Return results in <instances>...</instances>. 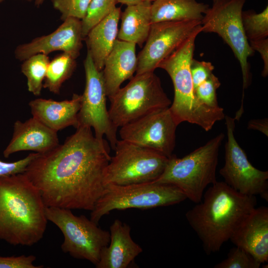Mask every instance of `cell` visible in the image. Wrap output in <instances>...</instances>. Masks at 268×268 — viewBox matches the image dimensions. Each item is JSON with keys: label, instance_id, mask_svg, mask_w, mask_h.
<instances>
[{"label": "cell", "instance_id": "cell-27", "mask_svg": "<svg viewBox=\"0 0 268 268\" xmlns=\"http://www.w3.org/2000/svg\"><path fill=\"white\" fill-rule=\"evenodd\" d=\"M117 0H91L84 17L81 20L82 35L85 38L90 30L116 7Z\"/></svg>", "mask_w": 268, "mask_h": 268}, {"label": "cell", "instance_id": "cell-37", "mask_svg": "<svg viewBox=\"0 0 268 268\" xmlns=\"http://www.w3.org/2000/svg\"><path fill=\"white\" fill-rule=\"evenodd\" d=\"M45 0H35V4L37 6H39L43 3Z\"/></svg>", "mask_w": 268, "mask_h": 268}, {"label": "cell", "instance_id": "cell-34", "mask_svg": "<svg viewBox=\"0 0 268 268\" xmlns=\"http://www.w3.org/2000/svg\"><path fill=\"white\" fill-rule=\"evenodd\" d=\"M249 43L254 51H257L260 54L264 62L262 75L267 77L268 75V38L249 41Z\"/></svg>", "mask_w": 268, "mask_h": 268}, {"label": "cell", "instance_id": "cell-28", "mask_svg": "<svg viewBox=\"0 0 268 268\" xmlns=\"http://www.w3.org/2000/svg\"><path fill=\"white\" fill-rule=\"evenodd\" d=\"M261 263L244 249L236 246L231 249L227 258L216 264L214 268H259Z\"/></svg>", "mask_w": 268, "mask_h": 268}, {"label": "cell", "instance_id": "cell-18", "mask_svg": "<svg viewBox=\"0 0 268 268\" xmlns=\"http://www.w3.org/2000/svg\"><path fill=\"white\" fill-rule=\"evenodd\" d=\"M110 242L104 247L97 268H127L142 252V248L133 240L131 227L119 219L110 227Z\"/></svg>", "mask_w": 268, "mask_h": 268}, {"label": "cell", "instance_id": "cell-17", "mask_svg": "<svg viewBox=\"0 0 268 268\" xmlns=\"http://www.w3.org/2000/svg\"><path fill=\"white\" fill-rule=\"evenodd\" d=\"M59 144L57 132L32 117L25 122L17 120L14 123L12 136L3 155L8 158L21 151L43 153Z\"/></svg>", "mask_w": 268, "mask_h": 268}, {"label": "cell", "instance_id": "cell-39", "mask_svg": "<svg viewBox=\"0 0 268 268\" xmlns=\"http://www.w3.org/2000/svg\"><path fill=\"white\" fill-rule=\"evenodd\" d=\"M26 0V1H31L32 0Z\"/></svg>", "mask_w": 268, "mask_h": 268}, {"label": "cell", "instance_id": "cell-9", "mask_svg": "<svg viewBox=\"0 0 268 268\" xmlns=\"http://www.w3.org/2000/svg\"><path fill=\"white\" fill-rule=\"evenodd\" d=\"M115 155L104 174V183L127 185L152 182L163 172L169 158L153 150L118 140Z\"/></svg>", "mask_w": 268, "mask_h": 268}, {"label": "cell", "instance_id": "cell-30", "mask_svg": "<svg viewBox=\"0 0 268 268\" xmlns=\"http://www.w3.org/2000/svg\"><path fill=\"white\" fill-rule=\"evenodd\" d=\"M91 0H51L53 7L61 14L64 21L73 17L82 20Z\"/></svg>", "mask_w": 268, "mask_h": 268}, {"label": "cell", "instance_id": "cell-21", "mask_svg": "<svg viewBox=\"0 0 268 268\" xmlns=\"http://www.w3.org/2000/svg\"><path fill=\"white\" fill-rule=\"evenodd\" d=\"M121 8L116 7L104 19L93 27L85 37L88 51L96 68L103 69L105 60L117 39Z\"/></svg>", "mask_w": 268, "mask_h": 268}, {"label": "cell", "instance_id": "cell-38", "mask_svg": "<svg viewBox=\"0 0 268 268\" xmlns=\"http://www.w3.org/2000/svg\"><path fill=\"white\" fill-rule=\"evenodd\" d=\"M147 0V1H154L155 0Z\"/></svg>", "mask_w": 268, "mask_h": 268}, {"label": "cell", "instance_id": "cell-20", "mask_svg": "<svg viewBox=\"0 0 268 268\" xmlns=\"http://www.w3.org/2000/svg\"><path fill=\"white\" fill-rule=\"evenodd\" d=\"M81 95L73 94L70 100L57 101L37 98L29 103L32 117L58 132L67 127H77Z\"/></svg>", "mask_w": 268, "mask_h": 268}, {"label": "cell", "instance_id": "cell-23", "mask_svg": "<svg viewBox=\"0 0 268 268\" xmlns=\"http://www.w3.org/2000/svg\"><path fill=\"white\" fill-rule=\"evenodd\" d=\"M209 6L196 0H155L151 6V23L201 21Z\"/></svg>", "mask_w": 268, "mask_h": 268}, {"label": "cell", "instance_id": "cell-24", "mask_svg": "<svg viewBox=\"0 0 268 268\" xmlns=\"http://www.w3.org/2000/svg\"><path fill=\"white\" fill-rule=\"evenodd\" d=\"M76 67L75 59L63 53L50 61L43 87L51 92L59 94L63 83L68 79Z\"/></svg>", "mask_w": 268, "mask_h": 268}, {"label": "cell", "instance_id": "cell-11", "mask_svg": "<svg viewBox=\"0 0 268 268\" xmlns=\"http://www.w3.org/2000/svg\"><path fill=\"white\" fill-rule=\"evenodd\" d=\"M84 67L85 86L83 93L81 95L76 128L80 127L93 128L95 136L103 140V136H105L114 149L118 140V129L113 125L107 108V95L102 70L96 68L88 51L84 61Z\"/></svg>", "mask_w": 268, "mask_h": 268}, {"label": "cell", "instance_id": "cell-2", "mask_svg": "<svg viewBox=\"0 0 268 268\" xmlns=\"http://www.w3.org/2000/svg\"><path fill=\"white\" fill-rule=\"evenodd\" d=\"M203 201L186 213L207 255L218 252L245 217L257 205L255 196L238 193L224 182L216 181L202 196Z\"/></svg>", "mask_w": 268, "mask_h": 268}, {"label": "cell", "instance_id": "cell-15", "mask_svg": "<svg viewBox=\"0 0 268 268\" xmlns=\"http://www.w3.org/2000/svg\"><path fill=\"white\" fill-rule=\"evenodd\" d=\"M83 39L81 20L69 17L53 32L18 46L14 51L15 57L24 61L35 54L47 55L54 51H61L76 59L82 47Z\"/></svg>", "mask_w": 268, "mask_h": 268}, {"label": "cell", "instance_id": "cell-12", "mask_svg": "<svg viewBox=\"0 0 268 268\" xmlns=\"http://www.w3.org/2000/svg\"><path fill=\"white\" fill-rule=\"evenodd\" d=\"M227 140L225 144V163L219 173L224 182L238 193L260 195L268 201V171L257 169L249 161L234 135L235 119L225 116Z\"/></svg>", "mask_w": 268, "mask_h": 268}, {"label": "cell", "instance_id": "cell-3", "mask_svg": "<svg viewBox=\"0 0 268 268\" xmlns=\"http://www.w3.org/2000/svg\"><path fill=\"white\" fill-rule=\"evenodd\" d=\"M38 189L24 173L0 177V239L32 246L43 237L48 219Z\"/></svg>", "mask_w": 268, "mask_h": 268}, {"label": "cell", "instance_id": "cell-32", "mask_svg": "<svg viewBox=\"0 0 268 268\" xmlns=\"http://www.w3.org/2000/svg\"><path fill=\"white\" fill-rule=\"evenodd\" d=\"M38 154L32 153L23 159L12 162L0 160V177L23 173L28 165Z\"/></svg>", "mask_w": 268, "mask_h": 268}, {"label": "cell", "instance_id": "cell-33", "mask_svg": "<svg viewBox=\"0 0 268 268\" xmlns=\"http://www.w3.org/2000/svg\"><path fill=\"white\" fill-rule=\"evenodd\" d=\"M36 257L34 255L19 256H0V268H42L43 265L33 264Z\"/></svg>", "mask_w": 268, "mask_h": 268}, {"label": "cell", "instance_id": "cell-4", "mask_svg": "<svg viewBox=\"0 0 268 268\" xmlns=\"http://www.w3.org/2000/svg\"><path fill=\"white\" fill-rule=\"evenodd\" d=\"M201 32V27L196 30L176 50L162 60L158 67L164 69L170 76L174 96L169 109L179 125L187 122L196 124L205 131L211 130L216 122L224 119L222 108H210L196 98L190 71L195 40Z\"/></svg>", "mask_w": 268, "mask_h": 268}, {"label": "cell", "instance_id": "cell-35", "mask_svg": "<svg viewBox=\"0 0 268 268\" xmlns=\"http://www.w3.org/2000/svg\"><path fill=\"white\" fill-rule=\"evenodd\" d=\"M248 129L258 131L268 136V119H253L248 123Z\"/></svg>", "mask_w": 268, "mask_h": 268}, {"label": "cell", "instance_id": "cell-31", "mask_svg": "<svg viewBox=\"0 0 268 268\" xmlns=\"http://www.w3.org/2000/svg\"><path fill=\"white\" fill-rule=\"evenodd\" d=\"M214 68L210 62L192 59L190 71L194 89L210 76Z\"/></svg>", "mask_w": 268, "mask_h": 268}, {"label": "cell", "instance_id": "cell-26", "mask_svg": "<svg viewBox=\"0 0 268 268\" xmlns=\"http://www.w3.org/2000/svg\"><path fill=\"white\" fill-rule=\"evenodd\" d=\"M241 17L243 29L249 41L268 38V6L259 13L252 10L242 11Z\"/></svg>", "mask_w": 268, "mask_h": 268}, {"label": "cell", "instance_id": "cell-16", "mask_svg": "<svg viewBox=\"0 0 268 268\" xmlns=\"http://www.w3.org/2000/svg\"><path fill=\"white\" fill-rule=\"evenodd\" d=\"M253 256L261 264L268 261V208L255 207L247 214L230 239Z\"/></svg>", "mask_w": 268, "mask_h": 268}, {"label": "cell", "instance_id": "cell-19", "mask_svg": "<svg viewBox=\"0 0 268 268\" xmlns=\"http://www.w3.org/2000/svg\"><path fill=\"white\" fill-rule=\"evenodd\" d=\"M135 46L117 39L106 58L102 72L108 98L120 88L124 81L134 76L137 67Z\"/></svg>", "mask_w": 268, "mask_h": 268}, {"label": "cell", "instance_id": "cell-7", "mask_svg": "<svg viewBox=\"0 0 268 268\" xmlns=\"http://www.w3.org/2000/svg\"><path fill=\"white\" fill-rule=\"evenodd\" d=\"M108 98L110 118L117 129L172 103L154 71L135 74Z\"/></svg>", "mask_w": 268, "mask_h": 268}, {"label": "cell", "instance_id": "cell-8", "mask_svg": "<svg viewBox=\"0 0 268 268\" xmlns=\"http://www.w3.org/2000/svg\"><path fill=\"white\" fill-rule=\"evenodd\" d=\"M45 213L48 220L56 225L64 235L62 251L96 266L102 249L109 244V231L102 229L84 215H75L69 209L46 206Z\"/></svg>", "mask_w": 268, "mask_h": 268}, {"label": "cell", "instance_id": "cell-10", "mask_svg": "<svg viewBox=\"0 0 268 268\" xmlns=\"http://www.w3.org/2000/svg\"><path fill=\"white\" fill-rule=\"evenodd\" d=\"M246 0H218L208 9L201 21V32L217 34L231 48L240 65L243 90L251 83L248 59L255 53L249 45L242 22V8Z\"/></svg>", "mask_w": 268, "mask_h": 268}, {"label": "cell", "instance_id": "cell-41", "mask_svg": "<svg viewBox=\"0 0 268 268\" xmlns=\"http://www.w3.org/2000/svg\"><path fill=\"white\" fill-rule=\"evenodd\" d=\"M3 0H0V2L2 1Z\"/></svg>", "mask_w": 268, "mask_h": 268}, {"label": "cell", "instance_id": "cell-1", "mask_svg": "<svg viewBox=\"0 0 268 268\" xmlns=\"http://www.w3.org/2000/svg\"><path fill=\"white\" fill-rule=\"evenodd\" d=\"M111 156L107 143L80 127L64 143L39 153L23 173L46 206L91 211L102 195Z\"/></svg>", "mask_w": 268, "mask_h": 268}, {"label": "cell", "instance_id": "cell-5", "mask_svg": "<svg viewBox=\"0 0 268 268\" xmlns=\"http://www.w3.org/2000/svg\"><path fill=\"white\" fill-rule=\"evenodd\" d=\"M224 136L223 133L217 134L182 158L173 154L162 174L152 182L174 185L192 201L201 202L205 189L217 181L219 151Z\"/></svg>", "mask_w": 268, "mask_h": 268}, {"label": "cell", "instance_id": "cell-29", "mask_svg": "<svg viewBox=\"0 0 268 268\" xmlns=\"http://www.w3.org/2000/svg\"><path fill=\"white\" fill-rule=\"evenodd\" d=\"M220 86L218 78L212 73L204 82L194 89L196 98L202 105L216 108L218 105L216 90Z\"/></svg>", "mask_w": 268, "mask_h": 268}, {"label": "cell", "instance_id": "cell-14", "mask_svg": "<svg viewBox=\"0 0 268 268\" xmlns=\"http://www.w3.org/2000/svg\"><path fill=\"white\" fill-rule=\"evenodd\" d=\"M201 27L199 20L152 23L146 43L137 57L136 74L154 71L162 60Z\"/></svg>", "mask_w": 268, "mask_h": 268}, {"label": "cell", "instance_id": "cell-36", "mask_svg": "<svg viewBox=\"0 0 268 268\" xmlns=\"http://www.w3.org/2000/svg\"><path fill=\"white\" fill-rule=\"evenodd\" d=\"M143 0H117L118 3L126 4L127 6L137 4Z\"/></svg>", "mask_w": 268, "mask_h": 268}, {"label": "cell", "instance_id": "cell-13", "mask_svg": "<svg viewBox=\"0 0 268 268\" xmlns=\"http://www.w3.org/2000/svg\"><path fill=\"white\" fill-rule=\"evenodd\" d=\"M175 122L169 107L146 115L120 128L121 139L170 158L176 144Z\"/></svg>", "mask_w": 268, "mask_h": 268}, {"label": "cell", "instance_id": "cell-22", "mask_svg": "<svg viewBox=\"0 0 268 268\" xmlns=\"http://www.w3.org/2000/svg\"><path fill=\"white\" fill-rule=\"evenodd\" d=\"M151 6V1L147 0L127 6L121 15L117 39L141 47L147 38L152 24Z\"/></svg>", "mask_w": 268, "mask_h": 268}, {"label": "cell", "instance_id": "cell-25", "mask_svg": "<svg viewBox=\"0 0 268 268\" xmlns=\"http://www.w3.org/2000/svg\"><path fill=\"white\" fill-rule=\"evenodd\" d=\"M21 72L27 78L28 90L35 96L41 94L50 62L43 54L34 55L23 61Z\"/></svg>", "mask_w": 268, "mask_h": 268}, {"label": "cell", "instance_id": "cell-6", "mask_svg": "<svg viewBox=\"0 0 268 268\" xmlns=\"http://www.w3.org/2000/svg\"><path fill=\"white\" fill-rule=\"evenodd\" d=\"M187 199L177 187L149 182L127 185L106 184L91 211L90 219L98 224L101 218L114 210L141 209L167 206Z\"/></svg>", "mask_w": 268, "mask_h": 268}, {"label": "cell", "instance_id": "cell-40", "mask_svg": "<svg viewBox=\"0 0 268 268\" xmlns=\"http://www.w3.org/2000/svg\"><path fill=\"white\" fill-rule=\"evenodd\" d=\"M218 0H213V2L217 1Z\"/></svg>", "mask_w": 268, "mask_h": 268}]
</instances>
